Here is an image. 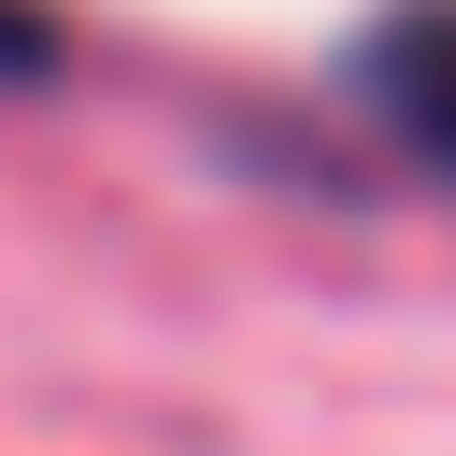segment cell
<instances>
[{
    "mask_svg": "<svg viewBox=\"0 0 456 456\" xmlns=\"http://www.w3.org/2000/svg\"><path fill=\"white\" fill-rule=\"evenodd\" d=\"M342 100L413 157V171H456V0H399L342 43Z\"/></svg>",
    "mask_w": 456,
    "mask_h": 456,
    "instance_id": "1",
    "label": "cell"
},
{
    "mask_svg": "<svg viewBox=\"0 0 456 456\" xmlns=\"http://www.w3.org/2000/svg\"><path fill=\"white\" fill-rule=\"evenodd\" d=\"M57 71V14L43 0H0V86H43Z\"/></svg>",
    "mask_w": 456,
    "mask_h": 456,
    "instance_id": "2",
    "label": "cell"
}]
</instances>
